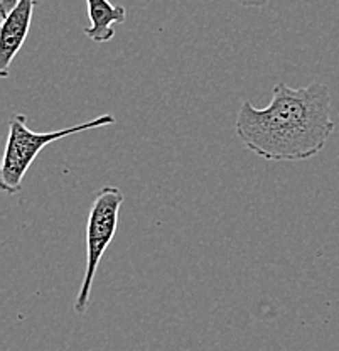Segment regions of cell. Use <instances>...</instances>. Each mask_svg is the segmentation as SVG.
<instances>
[{"label": "cell", "instance_id": "cell-1", "mask_svg": "<svg viewBox=\"0 0 339 351\" xmlns=\"http://www.w3.org/2000/svg\"><path fill=\"white\" fill-rule=\"evenodd\" d=\"M334 129L329 88L321 82L302 88L277 83L267 107L257 108L251 101H243L235 122L242 144L268 162L312 159Z\"/></svg>", "mask_w": 339, "mask_h": 351}, {"label": "cell", "instance_id": "cell-2", "mask_svg": "<svg viewBox=\"0 0 339 351\" xmlns=\"http://www.w3.org/2000/svg\"><path fill=\"white\" fill-rule=\"evenodd\" d=\"M113 123H115V117L112 113H103V115L97 117V119L78 123V125L66 127V129L34 132L27 127V117L24 113H16L9 123V135H7L2 169H0V188L7 195H17L23 189L24 176L27 174L29 167L32 166L36 157L39 156V152L46 145L61 141L64 137H69V135L113 125Z\"/></svg>", "mask_w": 339, "mask_h": 351}, {"label": "cell", "instance_id": "cell-3", "mask_svg": "<svg viewBox=\"0 0 339 351\" xmlns=\"http://www.w3.org/2000/svg\"><path fill=\"white\" fill-rule=\"evenodd\" d=\"M123 203L122 189L116 186H105L95 196L91 203L88 221H86V267L83 276L81 287L75 302V311L85 314L90 304L91 289H93L95 276L98 265L103 258L105 252L110 247L113 237L118 226L120 208Z\"/></svg>", "mask_w": 339, "mask_h": 351}, {"label": "cell", "instance_id": "cell-4", "mask_svg": "<svg viewBox=\"0 0 339 351\" xmlns=\"http://www.w3.org/2000/svg\"><path fill=\"white\" fill-rule=\"evenodd\" d=\"M41 0H17L16 5L2 17L0 27V76L9 78L10 64L23 49L31 29L32 16Z\"/></svg>", "mask_w": 339, "mask_h": 351}, {"label": "cell", "instance_id": "cell-5", "mask_svg": "<svg viewBox=\"0 0 339 351\" xmlns=\"http://www.w3.org/2000/svg\"><path fill=\"white\" fill-rule=\"evenodd\" d=\"M17 0H0V16H7ZM90 25L85 34L95 43H108L115 38V24H123L127 10L123 5H115L110 0H86Z\"/></svg>", "mask_w": 339, "mask_h": 351}, {"label": "cell", "instance_id": "cell-6", "mask_svg": "<svg viewBox=\"0 0 339 351\" xmlns=\"http://www.w3.org/2000/svg\"><path fill=\"white\" fill-rule=\"evenodd\" d=\"M231 2L238 3L243 7H264L268 0H231Z\"/></svg>", "mask_w": 339, "mask_h": 351}]
</instances>
